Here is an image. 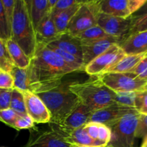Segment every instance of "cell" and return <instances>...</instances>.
<instances>
[{
    "mask_svg": "<svg viewBox=\"0 0 147 147\" xmlns=\"http://www.w3.org/2000/svg\"><path fill=\"white\" fill-rule=\"evenodd\" d=\"M28 70L31 83L30 92L35 94L56 88L63 82L65 76L75 72L48 46L40 43L37 44Z\"/></svg>",
    "mask_w": 147,
    "mask_h": 147,
    "instance_id": "1",
    "label": "cell"
},
{
    "mask_svg": "<svg viewBox=\"0 0 147 147\" xmlns=\"http://www.w3.org/2000/svg\"><path fill=\"white\" fill-rule=\"evenodd\" d=\"M70 83L62 82L56 88L37 94L50 112L51 119L49 123H61L81 104L78 98L70 90Z\"/></svg>",
    "mask_w": 147,
    "mask_h": 147,
    "instance_id": "2",
    "label": "cell"
},
{
    "mask_svg": "<svg viewBox=\"0 0 147 147\" xmlns=\"http://www.w3.org/2000/svg\"><path fill=\"white\" fill-rule=\"evenodd\" d=\"M11 39L30 58H32L37 47L36 32L32 21L27 0H16L11 23Z\"/></svg>",
    "mask_w": 147,
    "mask_h": 147,
    "instance_id": "3",
    "label": "cell"
},
{
    "mask_svg": "<svg viewBox=\"0 0 147 147\" xmlns=\"http://www.w3.org/2000/svg\"><path fill=\"white\" fill-rule=\"evenodd\" d=\"M70 90L78 98L81 104L93 111L116 104L115 92L107 87L98 77L85 82H72Z\"/></svg>",
    "mask_w": 147,
    "mask_h": 147,
    "instance_id": "4",
    "label": "cell"
},
{
    "mask_svg": "<svg viewBox=\"0 0 147 147\" xmlns=\"http://www.w3.org/2000/svg\"><path fill=\"white\" fill-rule=\"evenodd\" d=\"M139 113L134 110L114 124L109 126L111 138L108 147H136V130Z\"/></svg>",
    "mask_w": 147,
    "mask_h": 147,
    "instance_id": "5",
    "label": "cell"
},
{
    "mask_svg": "<svg viewBox=\"0 0 147 147\" xmlns=\"http://www.w3.org/2000/svg\"><path fill=\"white\" fill-rule=\"evenodd\" d=\"M101 0L83 1L78 11L69 24L67 32L77 36L82 32L97 25V18L100 11Z\"/></svg>",
    "mask_w": 147,
    "mask_h": 147,
    "instance_id": "6",
    "label": "cell"
},
{
    "mask_svg": "<svg viewBox=\"0 0 147 147\" xmlns=\"http://www.w3.org/2000/svg\"><path fill=\"white\" fill-rule=\"evenodd\" d=\"M98 78L115 93L139 92L147 88V80L132 73H106Z\"/></svg>",
    "mask_w": 147,
    "mask_h": 147,
    "instance_id": "7",
    "label": "cell"
},
{
    "mask_svg": "<svg viewBox=\"0 0 147 147\" xmlns=\"http://www.w3.org/2000/svg\"><path fill=\"white\" fill-rule=\"evenodd\" d=\"M126 55L119 44L113 45L85 67L84 71L90 76L98 77L108 73Z\"/></svg>",
    "mask_w": 147,
    "mask_h": 147,
    "instance_id": "8",
    "label": "cell"
},
{
    "mask_svg": "<svg viewBox=\"0 0 147 147\" xmlns=\"http://www.w3.org/2000/svg\"><path fill=\"white\" fill-rule=\"evenodd\" d=\"M146 1L147 0H101L100 11L115 17L129 19Z\"/></svg>",
    "mask_w": 147,
    "mask_h": 147,
    "instance_id": "9",
    "label": "cell"
},
{
    "mask_svg": "<svg viewBox=\"0 0 147 147\" xmlns=\"http://www.w3.org/2000/svg\"><path fill=\"white\" fill-rule=\"evenodd\" d=\"M93 111L87 106L80 104L64 121L59 124L49 123L50 129L55 131L60 136L73 131V130L86 126L90 122Z\"/></svg>",
    "mask_w": 147,
    "mask_h": 147,
    "instance_id": "10",
    "label": "cell"
},
{
    "mask_svg": "<svg viewBox=\"0 0 147 147\" xmlns=\"http://www.w3.org/2000/svg\"><path fill=\"white\" fill-rule=\"evenodd\" d=\"M97 24L109 36L123 40L128 35L131 27V18L123 19L103 12H100Z\"/></svg>",
    "mask_w": 147,
    "mask_h": 147,
    "instance_id": "11",
    "label": "cell"
},
{
    "mask_svg": "<svg viewBox=\"0 0 147 147\" xmlns=\"http://www.w3.org/2000/svg\"><path fill=\"white\" fill-rule=\"evenodd\" d=\"M25 101L27 114L34 123H50L51 116L47 106L42 99L35 93L30 91H22Z\"/></svg>",
    "mask_w": 147,
    "mask_h": 147,
    "instance_id": "12",
    "label": "cell"
},
{
    "mask_svg": "<svg viewBox=\"0 0 147 147\" xmlns=\"http://www.w3.org/2000/svg\"><path fill=\"white\" fill-rule=\"evenodd\" d=\"M134 110L136 109L135 108L126 107L118 104L112 105L104 109L93 111L90 117V122L102 123L109 127Z\"/></svg>",
    "mask_w": 147,
    "mask_h": 147,
    "instance_id": "13",
    "label": "cell"
},
{
    "mask_svg": "<svg viewBox=\"0 0 147 147\" xmlns=\"http://www.w3.org/2000/svg\"><path fill=\"white\" fill-rule=\"evenodd\" d=\"M121 41V39L110 36L96 41L81 42L83 54V63L85 67L92 60L109 50L113 45L119 44Z\"/></svg>",
    "mask_w": 147,
    "mask_h": 147,
    "instance_id": "14",
    "label": "cell"
},
{
    "mask_svg": "<svg viewBox=\"0 0 147 147\" xmlns=\"http://www.w3.org/2000/svg\"><path fill=\"white\" fill-rule=\"evenodd\" d=\"M34 132L24 147H70L59 134L52 129Z\"/></svg>",
    "mask_w": 147,
    "mask_h": 147,
    "instance_id": "15",
    "label": "cell"
},
{
    "mask_svg": "<svg viewBox=\"0 0 147 147\" xmlns=\"http://www.w3.org/2000/svg\"><path fill=\"white\" fill-rule=\"evenodd\" d=\"M119 45L127 55L147 53V30L126 36Z\"/></svg>",
    "mask_w": 147,
    "mask_h": 147,
    "instance_id": "16",
    "label": "cell"
},
{
    "mask_svg": "<svg viewBox=\"0 0 147 147\" xmlns=\"http://www.w3.org/2000/svg\"><path fill=\"white\" fill-rule=\"evenodd\" d=\"M37 43L47 45L53 42L60 37L62 34L57 32L54 22V19L50 12L44 17L38 27L36 28Z\"/></svg>",
    "mask_w": 147,
    "mask_h": 147,
    "instance_id": "17",
    "label": "cell"
},
{
    "mask_svg": "<svg viewBox=\"0 0 147 147\" xmlns=\"http://www.w3.org/2000/svg\"><path fill=\"white\" fill-rule=\"evenodd\" d=\"M50 45L55 46L83 60L81 42L79 39L70 34L67 32L62 34L57 40L50 43Z\"/></svg>",
    "mask_w": 147,
    "mask_h": 147,
    "instance_id": "18",
    "label": "cell"
},
{
    "mask_svg": "<svg viewBox=\"0 0 147 147\" xmlns=\"http://www.w3.org/2000/svg\"><path fill=\"white\" fill-rule=\"evenodd\" d=\"M84 126L73 130L70 133L62 136L64 141L69 144L87 146H106L100 141L92 139L85 131Z\"/></svg>",
    "mask_w": 147,
    "mask_h": 147,
    "instance_id": "19",
    "label": "cell"
},
{
    "mask_svg": "<svg viewBox=\"0 0 147 147\" xmlns=\"http://www.w3.org/2000/svg\"><path fill=\"white\" fill-rule=\"evenodd\" d=\"M83 1H78V2L75 4L74 5L64 10L60 14L56 15L55 17H53L55 27L57 28V32L60 34L67 32V27H68L70 21L75 16V14H76V12L78 11Z\"/></svg>",
    "mask_w": 147,
    "mask_h": 147,
    "instance_id": "20",
    "label": "cell"
},
{
    "mask_svg": "<svg viewBox=\"0 0 147 147\" xmlns=\"http://www.w3.org/2000/svg\"><path fill=\"white\" fill-rule=\"evenodd\" d=\"M147 53L138 55H126L108 73H131L144 59Z\"/></svg>",
    "mask_w": 147,
    "mask_h": 147,
    "instance_id": "21",
    "label": "cell"
},
{
    "mask_svg": "<svg viewBox=\"0 0 147 147\" xmlns=\"http://www.w3.org/2000/svg\"><path fill=\"white\" fill-rule=\"evenodd\" d=\"M27 1L30 9V17L36 30L42 20L49 12L47 8L48 0H27Z\"/></svg>",
    "mask_w": 147,
    "mask_h": 147,
    "instance_id": "22",
    "label": "cell"
},
{
    "mask_svg": "<svg viewBox=\"0 0 147 147\" xmlns=\"http://www.w3.org/2000/svg\"><path fill=\"white\" fill-rule=\"evenodd\" d=\"M7 45L15 67L26 68L30 65L31 58L26 55L24 50L15 42L10 39L7 41Z\"/></svg>",
    "mask_w": 147,
    "mask_h": 147,
    "instance_id": "23",
    "label": "cell"
},
{
    "mask_svg": "<svg viewBox=\"0 0 147 147\" xmlns=\"http://www.w3.org/2000/svg\"><path fill=\"white\" fill-rule=\"evenodd\" d=\"M10 73L14 78V88L21 91H31L28 67L26 68L14 67Z\"/></svg>",
    "mask_w": 147,
    "mask_h": 147,
    "instance_id": "24",
    "label": "cell"
},
{
    "mask_svg": "<svg viewBox=\"0 0 147 147\" xmlns=\"http://www.w3.org/2000/svg\"><path fill=\"white\" fill-rule=\"evenodd\" d=\"M48 47H50L53 52L58 55L63 61L71 68H73L75 71H81L85 70V65L83 63V60L81 59L78 58V57H76V56L70 54L68 53L63 51V50H60V49L57 48V47H55L53 45H47Z\"/></svg>",
    "mask_w": 147,
    "mask_h": 147,
    "instance_id": "25",
    "label": "cell"
},
{
    "mask_svg": "<svg viewBox=\"0 0 147 147\" xmlns=\"http://www.w3.org/2000/svg\"><path fill=\"white\" fill-rule=\"evenodd\" d=\"M75 37L79 39L81 42H87L96 41V40H100V39L106 38V37H110V36L97 24V25L93 26V27L82 32L81 33Z\"/></svg>",
    "mask_w": 147,
    "mask_h": 147,
    "instance_id": "26",
    "label": "cell"
},
{
    "mask_svg": "<svg viewBox=\"0 0 147 147\" xmlns=\"http://www.w3.org/2000/svg\"><path fill=\"white\" fill-rule=\"evenodd\" d=\"M10 109H12L20 116H24L28 115L22 91L15 88L13 89Z\"/></svg>",
    "mask_w": 147,
    "mask_h": 147,
    "instance_id": "27",
    "label": "cell"
},
{
    "mask_svg": "<svg viewBox=\"0 0 147 147\" xmlns=\"http://www.w3.org/2000/svg\"><path fill=\"white\" fill-rule=\"evenodd\" d=\"M15 67L9 53L7 41L0 40V70L10 73Z\"/></svg>",
    "mask_w": 147,
    "mask_h": 147,
    "instance_id": "28",
    "label": "cell"
},
{
    "mask_svg": "<svg viewBox=\"0 0 147 147\" xmlns=\"http://www.w3.org/2000/svg\"><path fill=\"white\" fill-rule=\"evenodd\" d=\"M136 93L137 92H119V93H115V103L118 105H121V106H126V107L135 108Z\"/></svg>",
    "mask_w": 147,
    "mask_h": 147,
    "instance_id": "29",
    "label": "cell"
},
{
    "mask_svg": "<svg viewBox=\"0 0 147 147\" xmlns=\"http://www.w3.org/2000/svg\"><path fill=\"white\" fill-rule=\"evenodd\" d=\"M11 39V28L7 22L2 1L0 0V40L7 41Z\"/></svg>",
    "mask_w": 147,
    "mask_h": 147,
    "instance_id": "30",
    "label": "cell"
},
{
    "mask_svg": "<svg viewBox=\"0 0 147 147\" xmlns=\"http://www.w3.org/2000/svg\"><path fill=\"white\" fill-rule=\"evenodd\" d=\"M147 30V16L131 17V27L128 35ZM127 35V36H128Z\"/></svg>",
    "mask_w": 147,
    "mask_h": 147,
    "instance_id": "31",
    "label": "cell"
},
{
    "mask_svg": "<svg viewBox=\"0 0 147 147\" xmlns=\"http://www.w3.org/2000/svg\"><path fill=\"white\" fill-rule=\"evenodd\" d=\"M19 117L20 116L10 108L0 111V121L6 123L10 127H14L16 121Z\"/></svg>",
    "mask_w": 147,
    "mask_h": 147,
    "instance_id": "32",
    "label": "cell"
},
{
    "mask_svg": "<svg viewBox=\"0 0 147 147\" xmlns=\"http://www.w3.org/2000/svg\"><path fill=\"white\" fill-rule=\"evenodd\" d=\"M135 108L141 114L147 115V88L136 93Z\"/></svg>",
    "mask_w": 147,
    "mask_h": 147,
    "instance_id": "33",
    "label": "cell"
},
{
    "mask_svg": "<svg viewBox=\"0 0 147 147\" xmlns=\"http://www.w3.org/2000/svg\"><path fill=\"white\" fill-rule=\"evenodd\" d=\"M147 136V115L139 113L136 130V139H144Z\"/></svg>",
    "mask_w": 147,
    "mask_h": 147,
    "instance_id": "34",
    "label": "cell"
},
{
    "mask_svg": "<svg viewBox=\"0 0 147 147\" xmlns=\"http://www.w3.org/2000/svg\"><path fill=\"white\" fill-rule=\"evenodd\" d=\"M34 126V122L29 115L24 116H20L16 121L14 129L17 130L22 129H31Z\"/></svg>",
    "mask_w": 147,
    "mask_h": 147,
    "instance_id": "35",
    "label": "cell"
},
{
    "mask_svg": "<svg viewBox=\"0 0 147 147\" xmlns=\"http://www.w3.org/2000/svg\"><path fill=\"white\" fill-rule=\"evenodd\" d=\"M1 1H2L3 6H4V12H5L7 22H8L10 28H11V23H12L13 17H14V14L16 0H1Z\"/></svg>",
    "mask_w": 147,
    "mask_h": 147,
    "instance_id": "36",
    "label": "cell"
},
{
    "mask_svg": "<svg viewBox=\"0 0 147 147\" xmlns=\"http://www.w3.org/2000/svg\"><path fill=\"white\" fill-rule=\"evenodd\" d=\"M78 2V0H58L52 11V15L53 17H55L60 12L67 9Z\"/></svg>",
    "mask_w": 147,
    "mask_h": 147,
    "instance_id": "37",
    "label": "cell"
},
{
    "mask_svg": "<svg viewBox=\"0 0 147 147\" xmlns=\"http://www.w3.org/2000/svg\"><path fill=\"white\" fill-rule=\"evenodd\" d=\"M13 89L0 88V111L9 109Z\"/></svg>",
    "mask_w": 147,
    "mask_h": 147,
    "instance_id": "38",
    "label": "cell"
},
{
    "mask_svg": "<svg viewBox=\"0 0 147 147\" xmlns=\"http://www.w3.org/2000/svg\"><path fill=\"white\" fill-rule=\"evenodd\" d=\"M0 88L14 89V78L11 73L0 71Z\"/></svg>",
    "mask_w": 147,
    "mask_h": 147,
    "instance_id": "39",
    "label": "cell"
},
{
    "mask_svg": "<svg viewBox=\"0 0 147 147\" xmlns=\"http://www.w3.org/2000/svg\"><path fill=\"white\" fill-rule=\"evenodd\" d=\"M131 73L136 75L143 80H147V55L146 57Z\"/></svg>",
    "mask_w": 147,
    "mask_h": 147,
    "instance_id": "40",
    "label": "cell"
},
{
    "mask_svg": "<svg viewBox=\"0 0 147 147\" xmlns=\"http://www.w3.org/2000/svg\"><path fill=\"white\" fill-rule=\"evenodd\" d=\"M133 17H143V16H147V1L144 4L143 7L138 10L134 14H133Z\"/></svg>",
    "mask_w": 147,
    "mask_h": 147,
    "instance_id": "41",
    "label": "cell"
},
{
    "mask_svg": "<svg viewBox=\"0 0 147 147\" xmlns=\"http://www.w3.org/2000/svg\"><path fill=\"white\" fill-rule=\"evenodd\" d=\"M141 147H147V136L143 139V142H142Z\"/></svg>",
    "mask_w": 147,
    "mask_h": 147,
    "instance_id": "42",
    "label": "cell"
},
{
    "mask_svg": "<svg viewBox=\"0 0 147 147\" xmlns=\"http://www.w3.org/2000/svg\"><path fill=\"white\" fill-rule=\"evenodd\" d=\"M70 147H108L106 146H78V145L75 144H70Z\"/></svg>",
    "mask_w": 147,
    "mask_h": 147,
    "instance_id": "43",
    "label": "cell"
},
{
    "mask_svg": "<svg viewBox=\"0 0 147 147\" xmlns=\"http://www.w3.org/2000/svg\"><path fill=\"white\" fill-rule=\"evenodd\" d=\"M0 71H1V70H0Z\"/></svg>",
    "mask_w": 147,
    "mask_h": 147,
    "instance_id": "44",
    "label": "cell"
}]
</instances>
